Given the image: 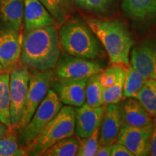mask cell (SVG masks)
I'll use <instances>...</instances> for the list:
<instances>
[{
    "instance_id": "1",
    "label": "cell",
    "mask_w": 156,
    "mask_h": 156,
    "mask_svg": "<svg viewBox=\"0 0 156 156\" xmlns=\"http://www.w3.org/2000/svg\"><path fill=\"white\" fill-rule=\"evenodd\" d=\"M59 34L55 25L23 33L20 64L29 70L53 69L60 56Z\"/></svg>"
},
{
    "instance_id": "2",
    "label": "cell",
    "mask_w": 156,
    "mask_h": 156,
    "mask_svg": "<svg viewBox=\"0 0 156 156\" xmlns=\"http://www.w3.org/2000/svg\"><path fill=\"white\" fill-rule=\"evenodd\" d=\"M87 24L106 49L113 65L127 69L134 40L125 25L119 20L99 19H88Z\"/></svg>"
},
{
    "instance_id": "3",
    "label": "cell",
    "mask_w": 156,
    "mask_h": 156,
    "mask_svg": "<svg viewBox=\"0 0 156 156\" xmlns=\"http://www.w3.org/2000/svg\"><path fill=\"white\" fill-rule=\"evenodd\" d=\"M61 46L69 55L93 59L102 54L99 40L88 25L78 20L64 23L60 28Z\"/></svg>"
},
{
    "instance_id": "4",
    "label": "cell",
    "mask_w": 156,
    "mask_h": 156,
    "mask_svg": "<svg viewBox=\"0 0 156 156\" xmlns=\"http://www.w3.org/2000/svg\"><path fill=\"white\" fill-rule=\"evenodd\" d=\"M75 134V109L71 106H62L57 114L25 150L28 155H42L55 142Z\"/></svg>"
},
{
    "instance_id": "5",
    "label": "cell",
    "mask_w": 156,
    "mask_h": 156,
    "mask_svg": "<svg viewBox=\"0 0 156 156\" xmlns=\"http://www.w3.org/2000/svg\"><path fill=\"white\" fill-rule=\"evenodd\" d=\"M62 104L56 91L49 89L29 122L17 132L20 145L25 148L34 141L48 123L59 112Z\"/></svg>"
},
{
    "instance_id": "6",
    "label": "cell",
    "mask_w": 156,
    "mask_h": 156,
    "mask_svg": "<svg viewBox=\"0 0 156 156\" xmlns=\"http://www.w3.org/2000/svg\"><path fill=\"white\" fill-rule=\"evenodd\" d=\"M54 75L52 69L46 71L30 70L28 89L23 110L17 125V132L26 125L32 118L40 103L49 90L54 83Z\"/></svg>"
},
{
    "instance_id": "7",
    "label": "cell",
    "mask_w": 156,
    "mask_h": 156,
    "mask_svg": "<svg viewBox=\"0 0 156 156\" xmlns=\"http://www.w3.org/2000/svg\"><path fill=\"white\" fill-rule=\"evenodd\" d=\"M30 70L19 64L9 73L10 119L12 127L17 129L28 93Z\"/></svg>"
},
{
    "instance_id": "8",
    "label": "cell",
    "mask_w": 156,
    "mask_h": 156,
    "mask_svg": "<svg viewBox=\"0 0 156 156\" xmlns=\"http://www.w3.org/2000/svg\"><path fill=\"white\" fill-rule=\"evenodd\" d=\"M58 79H83L99 74L103 70L97 62L71 55H60L56 65Z\"/></svg>"
},
{
    "instance_id": "9",
    "label": "cell",
    "mask_w": 156,
    "mask_h": 156,
    "mask_svg": "<svg viewBox=\"0 0 156 156\" xmlns=\"http://www.w3.org/2000/svg\"><path fill=\"white\" fill-rule=\"evenodd\" d=\"M152 131L153 124L139 127L122 124L117 142L125 146L134 156L150 155Z\"/></svg>"
},
{
    "instance_id": "10",
    "label": "cell",
    "mask_w": 156,
    "mask_h": 156,
    "mask_svg": "<svg viewBox=\"0 0 156 156\" xmlns=\"http://www.w3.org/2000/svg\"><path fill=\"white\" fill-rule=\"evenodd\" d=\"M23 32L0 28V63L3 72L10 73L20 64Z\"/></svg>"
},
{
    "instance_id": "11",
    "label": "cell",
    "mask_w": 156,
    "mask_h": 156,
    "mask_svg": "<svg viewBox=\"0 0 156 156\" xmlns=\"http://www.w3.org/2000/svg\"><path fill=\"white\" fill-rule=\"evenodd\" d=\"M130 65L147 78L156 76V38H151L132 46Z\"/></svg>"
},
{
    "instance_id": "12",
    "label": "cell",
    "mask_w": 156,
    "mask_h": 156,
    "mask_svg": "<svg viewBox=\"0 0 156 156\" xmlns=\"http://www.w3.org/2000/svg\"><path fill=\"white\" fill-rule=\"evenodd\" d=\"M107 105L91 107L87 103L75 109V134L77 137L90 136L101 126Z\"/></svg>"
},
{
    "instance_id": "13",
    "label": "cell",
    "mask_w": 156,
    "mask_h": 156,
    "mask_svg": "<svg viewBox=\"0 0 156 156\" xmlns=\"http://www.w3.org/2000/svg\"><path fill=\"white\" fill-rule=\"evenodd\" d=\"M87 79H58L55 90L62 103L75 107H80L85 103Z\"/></svg>"
},
{
    "instance_id": "14",
    "label": "cell",
    "mask_w": 156,
    "mask_h": 156,
    "mask_svg": "<svg viewBox=\"0 0 156 156\" xmlns=\"http://www.w3.org/2000/svg\"><path fill=\"white\" fill-rule=\"evenodd\" d=\"M122 124L120 105L108 104L100 126L99 145H112L117 141Z\"/></svg>"
},
{
    "instance_id": "15",
    "label": "cell",
    "mask_w": 156,
    "mask_h": 156,
    "mask_svg": "<svg viewBox=\"0 0 156 156\" xmlns=\"http://www.w3.org/2000/svg\"><path fill=\"white\" fill-rule=\"evenodd\" d=\"M24 0H0V28L23 32Z\"/></svg>"
},
{
    "instance_id": "16",
    "label": "cell",
    "mask_w": 156,
    "mask_h": 156,
    "mask_svg": "<svg viewBox=\"0 0 156 156\" xmlns=\"http://www.w3.org/2000/svg\"><path fill=\"white\" fill-rule=\"evenodd\" d=\"M54 24L53 17L40 0H24L25 31Z\"/></svg>"
},
{
    "instance_id": "17",
    "label": "cell",
    "mask_w": 156,
    "mask_h": 156,
    "mask_svg": "<svg viewBox=\"0 0 156 156\" xmlns=\"http://www.w3.org/2000/svg\"><path fill=\"white\" fill-rule=\"evenodd\" d=\"M122 124L132 126H146L153 124V116L134 98H129L120 105Z\"/></svg>"
},
{
    "instance_id": "18",
    "label": "cell",
    "mask_w": 156,
    "mask_h": 156,
    "mask_svg": "<svg viewBox=\"0 0 156 156\" xmlns=\"http://www.w3.org/2000/svg\"><path fill=\"white\" fill-rule=\"evenodd\" d=\"M122 8L128 17L136 20L156 17V0H122Z\"/></svg>"
},
{
    "instance_id": "19",
    "label": "cell",
    "mask_w": 156,
    "mask_h": 156,
    "mask_svg": "<svg viewBox=\"0 0 156 156\" xmlns=\"http://www.w3.org/2000/svg\"><path fill=\"white\" fill-rule=\"evenodd\" d=\"M0 122L11 127L9 73H0Z\"/></svg>"
},
{
    "instance_id": "20",
    "label": "cell",
    "mask_w": 156,
    "mask_h": 156,
    "mask_svg": "<svg viewBox=\"0 0 156 156\" xmlns=\"http://www.w3.org/2000/svg\"><path fill=\"white\" fill-rule=\"evenodd\" d=\"M25 148L20 145L16 129L9 128L7 134L0 139V156H25Z\"/></svg>"
},
{
    "instance_id": "21",
    "label": "cell",
    "mask_w": 156,
    "mask_h": 156,
    "mask_svg": "<svg viewBox=\"0 0 156 156\" xmlns=\"http://www.w3.org/2000/svg\"><path fill=\"white\" fill-rule=\"evenodd\" d=\"M136 99L152 116H156V80L148 78L138 92Z\"/></svg>"
},
{
    "instance_id": "22",
    "label": "cell",
    "mask_w": 156,
    "mask_h": 156,
    "mask_svg": "<svg viewBox=\"0 0 156 156\" xmlns=\"http://www.w3.org/2000/svg\"><path fill=\"white\" fill-rule=\"evenodd\" d=\"M125 70L123 95L125 98H136L138 92L148 78L145 77L131 65Z\"/></svg>"
},
{
    "instance_id": "23",
    "label": "cell",
    "mask_w": 156,
    "mask_h": 156,
    "mask_svg": "<svg viewBox=\"0 0 156 156\" xmlns=\"http://www.w3.org/2000/svg\"><path fill=\"white\" fill-rule=\"evenodd\" d=\"M79 146V141L74 136H68L58 140L43 153V156H75Z\"/></svg>"
},
{
    "instance_id": "24",
    "label": "cell",
    "mask_w": 156,
    "mask_h": 156,
    "mask_svg": "<svg viewBox=\"0 0 156 156\" xmlns=\"http://www.w3.org/2000/svg\"><path fill=\"white\" fill-rule=\"evenodd\" d=\"M58 24L65 23L71 10L72 0H40Z\"/></svg>"
},
{
    "instance_id": "25",
    "label": "cell",
    "mask_w": 156,
    "mask_h": 156,
    "mask_svg": "<svg viewBox=\"0 0 156 156\" xmlns=\"http://www.w3.org/2000/svg\"><path fill=\"white\" fill-rule=\"evenodd\" d=\"M125 77V70L122 69L116 80L112 85L103 89L101 105L118 103L123 97V89Z\"/></svg>"
},
{
    "instance_id": "26",
    "label": "cell",
    "mask_w": 156,
    "mask_h": 156,
    "mask_svg": "<svg viewBox=\"0 0 156 156\" xmlns=\"http://www.w3.org/2000/svg\"><path fill=\"white\" fill-rule=\"evenodd\" d=\"M103 87L99 81V75L96 74L87 79L85 87V103L91 107L101 106Z\"/></svg>"
},
{
    "instance_id": "27",
    "label": "cell",
    "mask_w": 156,
    "mask_h": 156,
    "mask_svg": "<svg viewBox=\"0 0 156 156\" xmlns=\"http://www.w3.org/2000/svg\"><path fill=\"white\" fill-rule=\"evenodd\" d=\"M100 126L96 128L90 136L79 138V146L77 152V156H94L99 146Z\"/></svg>"
},
{
    "instance_id": "28",
    "label": "cell",
    "mask_w": 156,
    "mask_h": 156,
    "mask_svg": "<svg viewBox=\"0 0 156 156\" xmlns=\"http://www.w3.org/2000/svg\"><path fill=\"white\" fill-rule=\"evenodd\" d=\"M76 5L88 11L102 12L108 9L113 0H75Z\"/></svg>"
},
{
    "instance_id": "29",
    "label": "cell",
    "mask_w": 156,
    "mask_h": 156,
    "mask_svg": "<svg viewBox=\"0 0 156 156\" xmlns=\"http://www.w3.org/2000/svg\"><path fill=\"white\" fill-rule=\"evenodd\" d=\"M122 67L117 65H113L112 67L102 70L99 75V81L103 89L112 85L116 82L117 77L122 71Z\"/></svg>"
},
{
    "instance_id": "30",
    "label": "cell",
    "mask_w": 156,
    "mask_h": 156,
    "mask_svg": "<svg viewBox=\"0 0 156 156\" xmlns=\"http://www.w3.org/2000/svg\"><path fill=\"white\" fill-rule=\"evenodd\" d=\"M111 156H134V155L124 145L115 142L112 144Z\"/></svg>"
},
{
    "instance_id": "31",
    "label": "cell",
    "mask_w": 156,
    "mask_h": 156,
    "mask_svg": "<svg viewBox=\"0 0 156 156\" xmlns=\"http://www.w3.org/2000/svg\"><path fill=\"white\" fill-rule=\"evenodd\" d=\"M150 155L156 156V122L155 121H153V131H152V134H151Z\"/></svg>"
},
{
    "instance_id": "32",
    "label": "cell",
    "mask_w": 156,
    "mask_h": 156,
    "mask_svg": "<svg viewBox=\"0 0 156 156\" xmlns=\"http://www.w3.org/2000/svg\"><path fill=\"white\" fill-rule=\"evenodd\" d=\"M112 145H99L96 154L97 156H110Z\"/></svg>"
},
{
    "instance_id": "33",
    "label": "cell",
    "mask_w": 156,
    "mask_h": 156,
    "mask_svg": "<svg viewBox=\"0 0 156 156\" xmlns=\"http://www.w3.org/2000/svg\"><path fill=\"white\" fill-rule=\"evenodd\" d=\"M9 128V127H8L7 126H6L5 124H3V123L0 122V139H1V138H2L3 136H5L6 134H7Z\"/></svg>"
},
{
    "instance_id": "34",
    "label": "cell",
    "mask_w": 156,
    "mask_h": 156,
    "mask_svg": "<svg viewBox=\"0 0 156 156\" xmlns=\"http://www.w3.org/2000/svg\"><path fill=\"white\" fill-rule=\"evenodd\" d=\"M2 72H3V67H2V64L0 63V73H1Z\"/></svg>"
},
{
    "instance_id": "35",
    "label": "cell",
    "mask_w": 156,
    "mask_h": 156,
    "mask_svg": "<svg viewBox=\"0 0 156 156\" xmlns=\"http://www.w3.org/2000/svg\"><path fill=\"white\" fill-rule=\"evenodd\" d=\"M155 119H154V121H155V122H156V116H155Z\"/></svg>"
},
{
    "instance_id": "36",
    "label": "cell",
    "mask_w": 156,
    "mask_h": 156,
    "mask_svg": "<svg viewBox=\"0 0 156 156\" xmlns=\"http://www.w3.org/2000/svg\"><path fill=\"white\" fill-rule=\"evenodd\" d=\"M154 79H155V80H156V76H155V78H154Z\"/></svg>"
}]
</instances>
